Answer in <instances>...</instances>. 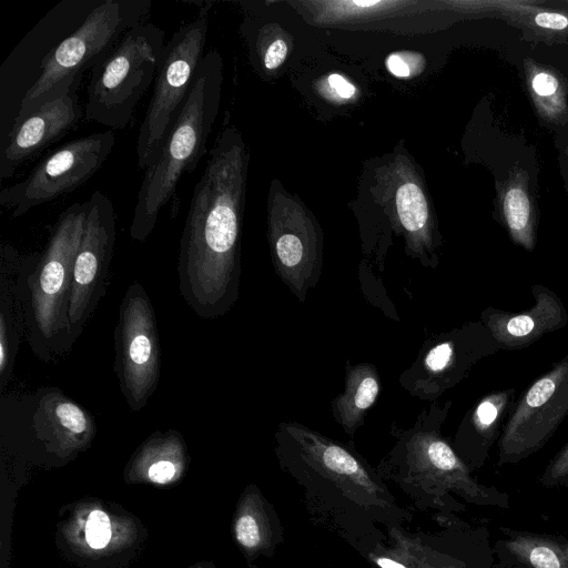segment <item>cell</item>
<instances>
[{
    "mask_svg": "<svg viewBox=\"0 0 568 568\" xmlns=\"http://www.w3.org/2000/svg\"><path fill=\"white\" fill-rule=\"evenodd\" d=\"M327 88L329 89L328 93L333 94L334 99H339L342 101L351 100L356 94V88L353 83H351L343 75L333 73L329 74L326 79Z\"/></svg>",
    "mask_w": 568,
    "mask_h": 568,
    "instance_id": "obj_34",
    "label": "cell"
},
{
    "mask_svg": "<svg viewBox=\"0 0 568 568\" xmlns=\"http://www.w3.org/2000/svg\"><path fill=\"white\" fill-rule=\"evenodd\" d=\"M275 443L281 467L301 483L326 484L368 514L404 516L377 470L352 447L297 422L281 423Z\"/></svg>",
    "mask_w": 568,
    "mask_h": 568,
    "instance_id": "obj_4",
    "label": "cell"
},
{
    "mask_svg": "<svg viewBox=\"0 0 568 568\" xmlns=\"http://www.w3.org/2000/svg\"><path fill=\"white\" fill-rule=\"evenodd\" d=\"M115 144L113 130L74 139L41 160L20 182L3 187L0 205L20 217L31 209L84 184L106 161Z\"/></svg>",
    "mask_w": 568,
    "mask_h": 568,
    "instance_id": "obj_11",
    "label": "cell"
},
{
    "mask_svg": "<svg viewBox=\"0 0 568 568\" xmlns=\"http://www.w3.org/2000/svg\"><path fill=\"white\" fill-rule=\"evenodd\" d=\"M87 204L69 304L70 331L74 343L105 295L116 237V216L111 200L98 190L87 200Z\"/></svg>",
    "mask_w": 568,
    "mask_h": 568,
    "instance_id": "obj_15",
    "label": "cell"
},
{
    "mask_svg": "<svg viewBox=\"0 0 568 568\" xmlns=\"http://www.w3.org/2000/svg\"><path fill=\"white\" fill-rule=\"evenodd\" d=\"M248 153L240 132L226 128L194 186L178 257V288L203 320L224 316L240 295L241 233Z\"/></svg>",
    "mask_w": 568,
    "mask_h": 568,
    "instance_id": "obj_1",
    "label": "cell"
},
{
    "mask_svg": "<svg viewBox=\"0 0 568 568\" xmlns=\"http://www.w3.org/2000/svg\"><path fill=\"white\" fill-rule=\"evenodd\" d=\"M87 209V201L67 207L53 225L43 251L22 257L24 339L44 363L62 359L74 344L69 304Z\"/></svg>",
    "mask_w": 568,
    "mask_h": 568,
    "instance_id": "obj_3",
    "label": "cell"
},
{
    "mask_svg": "<svg viewBox=\"0 0 568 568\" xmlns=\"http://www.w3.org/2000/svg\"><path fill=\"white\" fill-rule=\"evenodd\" d=\"M267 225L275 272L303 303L322 273V231L301 204L281 194L270 200Z\"/></svg>",
    "mask_w": 568,
    "mask_h": 568,
    "instance_id": "obj_14",
    "label": "cell"
},
{
    "mask_svg": "<svg viewBox=\"0 0 568 568\" xmlns=\"http://www.w3.org/2000/svg\"><path fill=\"white\" fill-rule=\"evenodd\" d=\"M83 115L78 93L71 91L22 118H14L0 153V178H11L21 164L72 131Z\"/></svg>",
    "mask_w": 568,
    "mask_h": 568,
    "instance_id": "obj_16",
    "label": "cell"
},
{
    "mask_svg": "<svg viewBox=\"0 0 568 568\" xmlns=\"http://www.w3.org/2000/svg\"><path fill=\"white\" fill-rule=\"evenodd\" d=\"M114 373L132 412H140L158 388L161 344L154 307L139 282L129 284L114 328Z\"/></svg>",
    "mask_w": 568,
    "mask_h": 568,
    "instance_id": "obj_10",
    "label": "cell"
},
{
    "mask_svg": "<svg viewBox=\"0 0 568 568\" xmlns=\"http://www.w3.org/2000/svg\"><path fill=\"white\" fill-rule=\"evenodd\" d=\"M255 51L261 64L267 71H275L285 61L288 45L283 38H273L264 29H261L255 40Z\"/></svg>",
    "mask_w": 568,
    "mask_h": 568,
    "instance_id": "obj_30",
    "label": "cell"
},
{
    "mask_svg": "<svg viewBox=\"0 0 568 568\" xmlns=\"http://www.w3.org/2000/svg\"><path fill=\"white\" fill-rule=\"evenodd\" d=\"M97 426L90 410L55 386L1 394L2 437L67 456L88 447Z\"/></svg>",
    "mask_w": 568,
    "mask_h": 568,
    "instance_id": "obj_8",
    "label": "cell"
},
{
    "mask_svg": "<svg viewBox=\"0 0 568 568\" xmlns=\"http://www.w3.org/2000/svg\"><path fill=\"white\" fill-rule=\"evenodd\" d=\"M185 448L180 432L156 430L138 450L134 467L138 470L143 468L152 483L166 484L181 473L185 463Z\"/></svg>",
    "mask_w": 568,
    "mask_h": 568,
    "instance_id": "obj_26",
    "label": "cell"
},
{
    "mask_svg": "<svg viewBox=\"0 0 568 568\" xmlns=\"http://www.w3.org/2000/svg\"><path fill=\"white\" fill-rule=\"evenodd\" d=\"M568 478V442L554 456L541 475L540 481L546 486L557 485Z\"/></svg>",
    "mask_w": 568,
    "mask_h": 568,
    "instance_id": "obj_33",
    "label": "cell"
},
{
    "mask_svg": "<svg viewBox=\"0 0 568 568\" xmlns=\"http://www.w3.org/2000/svg\"><path fill=\"white\" fill-rule=\"evenodd\" d=\"M381 377L371 363L346 364L345 389L332 403V415L353 436L378 398Z\"/></svg>",
    "mask_w": 568,
    "mask_h": 568,
    "instance_id": "obj_22",
    "label": "cell"
},
{
    "mask_svg": "<svg viewBox=\"0 0 568 568\" xmlns=\"http://www.w3.org/2000/svg\"><path fill=\"white\" fill-rule=\"evenodd\" d=\"M398 172L395 214L406 240V252L425 266L434 268L438 264L436 248L439 241L428 199L409 170L403 166L398 168Z\"/></svg>",
    "mask_w": 568,
    "mask_h": 568,
    "instance_id": "obj_19",
    "label": "cell"
},
{
    "mask_svg": "<svg viewBox=\"0 0 568 568\" xmlns=\"http://www.w3.org/2000/svg\"><path fill=\"white\" fill-rule=\"evenodd\" d=\"M150 1L106 0L82 24L41 60L40 73L23 95L16 118L43 103L77 91L87 69L93 65L129 29L142 22Z\"/></svg>",
    "mask_w": 568,
    "mask_h": 568,
    "instance_id": "obj_6",
    "label": "cell"
},
{
    "mask_svg": "<svg viewBox=\"0 0 568 568\" xmlns=\"http://www.w3.org/2000/svg\"><path fill=\"white\" fill-rule=\"evenodd\" d=\"M164 32L154 23H138L93 65L84 118L111 129L130 126L136 105L154 82Z\"/></svg>",
    "mask_w": 568,
    "mask_h": 568,
    "instance_id": "obj_7",
    "label": "cell"
},
{
    "mask_svg": "<svg viewBox=\"0 0 568 568\" xmlns=\"http://www.w3.org/2000/svg\"><path fill=\"white\" fill-rule=\"evenodd\" d=\"M22 257L3 242L0 247V392L9 385L20 342L24 337V302L21 285Z\"/></svg>",
    "mask_w": 568,
    "mask_h": 568,
    "instance_id": "obj_18",
    "label": "cell"
},
{
    "mask_svg": "<svg viewBox=\"0 0 568 568\" xmlns=\"http://www.w3.org/2000/svg\"><path fill=\"white\" fill-rule=\"evenodd\" d=\"M505 547L528 568H568V541L548 535L507 529Z\"/></svg>",
    "mask_w": 568,
    "mask_h": 568,
    "instance_id": "obj_27",
    "label": "cell"
},
{
    "mask_svg": "<svg viewBox=\"0 0 568 568\" xmlns=\"http://www.w3.org/2000/svg\"><path fill=\"white\" fill-rule=\"evenodd\" d=\"M426 349L399 377L413 396L435 400L465 379L476 364L500 349L480 322H466L425 343Z\"/></svg>",
    "mask_w": 568,
    "mask_h": 568,
    "instance_id": "obj_13",
    "label": "cell"
},
{
    "mask_svg": "<svg viewBox=\"0 0 568 568\" xmlns=\"http://www.w3.org/2000/svg\"><path fill=\"white\" fill-rule=\"evenodd\" d=\"M111 538V526L108 515L99 509L91 511L87 524V540L94 549L105 547Z\"/></svg>",
    "mask_w": 568,
    "mask_h": 568,
    "instance_id": "obj_31",
    "label": "cell"
},
{
    "mask_svg": "<svg viewBox=\"0 0 568 568\" xmlns=\"http://www.w3.org/2000/svg\"><path fill=\"white\" fill-rule=\"evenodd\" d=\"M525 82L538 115L546 122L564 124L568 110V83L555 68L524 61Z\"/></svg>",
    "mask_w": 568,
    "mask_h": 568,
    "instance_id": "obj_25",
    "label": "cell"
},
{
    "mask_svg": "<svg viewBox=\"0 0 568 568\" xmlns=\"http://www.w3.org/2000/svg\"><path fill=\"white\" fill-rule=\"evenodd\" d=\"M534 304L520 312L503 311L488 306L479 321L493 335L500 351H519L542 336L568 324L567 310L559 295L542 284L530 287Z\"/></svg>",
    "mask_w": 568,
    "mask_h": 568,
    "instance_id": "obj_17",
    "label": "cell"
},
{
    "mask_svg": "<svg viewBox=\"0 0 568 568\" xmlns=\"http://www.w3.org/2000/svg\"><path fill=\"white\" fill-rule=\"evenodd\" d=\"M423 58L412 52H394L386 59L388 71L398 78H409L422 70Z\"/></svg>",
    "mask_w": 568,
    "mask_h": 568,
    "instance_id": "obj_32",
    "label": "cell"
},
{
    "mask_svg": "<svg viewBox=\"0 0 568 568\" xmlns=\"http://www.w3.org/2000/svg\"><path fill=\"white\" fill-rule=\"evenodd\" d=\"M367 557L378 568H464L462 561L430 548L397 526L388 528L387 544H377Z\"/></svg>",
    "mask_w": 568,
    "mask_h": 568,
    "instance_id": "obj_23",
    "label": "cell"
},
{
    "mask_svg": "<svg viewBox=\"0 0 568 568\" xmlns=\"http://www.w3.org/2000/svg\"><path fill=\"white\" fill-rule=\"evenodd\" d=\"M450 406L452 400L434 403L413 427L396 432L397 443L382 462L379 473L405 489L414 488L434 498L454 491L474 503H495L491 490L471 477L468 465L440 433Z\"/></svg>",
    "mask_w": 568,
    "mask_h": 568,
    "instance_id": "obj_5",
    "label": "cell"
},
{
    "mask_svg": "<svg viewBox=\"0 0 568 568\" xmlns=\"http://www.w3.org/2000/svg\"><path fill=\"white\" fill-rule=\"evenodd\" d=\"M528 182L527 171L514 168L508 178L498 184V210L510 240L532 252L536 246L537 219Z\"/></svg>",
    "mask_w": 568,
    "mask_h": 568,
    "instance_id": "obj_21",
    "label": "cell"
},
{
    "mask_svg": "<svg viewBox=\"0 0 568 568\" xmlns=\"http://www.w3.org/2000/svg\"><path fill=\"white\" fill-rule=\"evenodd\" d=\"M402 1H335L318 2L325 13H320L325 20H351L375 17L392 11L399 6L408 4ZM323 18V19H324Z\"/></svg>",
    "mask_w": 568,
    "mask_h": 568,
    "instance_id": "obj_29",
    "label": "cell"
},
{
    "mask_svg": "<svg viewBox=\"0 0 568 568\" xmlns=\"http://www.w3.org/2000/svg\"><path fill=\"white\" fill-rule=\"evenodd\" d=\"M478 6L481 10L498 12L508 22L525 27L535 36H568V14L564 12L550 11L520 1L478 2Z\"/></svg>",
    "mask_w": 568,
    "mask_h": 568,
    "instance_id": "obj_28",
    "label": "cell"
},
{
    "mask_svg": "<svg viewBox=\"0 0 568 568\" xmlns=\"http://www.w3.org/2000/svg\"><path fill=\"white\" fill-rule=\"evenodd\" d=\"M271 506L257 491L243 499L234 523L237 544L250 555L272 554L282 540L278 518L273 519Z\"/></svg>",
    "mask_w": 568,
    "mask_h": 568,
    "instance_id": "obj_24",
    "label": "cell"
},
{
    "mask_svg": "<svg viewBox=\"0 0 568 568\" xmlns=\"http://www.w3.org/2000/svg\"><path fill=\"white\" fill-rule=\"evenodd\" d=\"M516 402V388L496 389L480 397L462 419L454 449L465 462L483 459L499 439Z\"/></svg>",
    "mask_w": 568,
    "mask_h": 568,
    "instance_id": "obj_20",
    "label": "cell"
},
{
    "mask_svg": "<svg viewBox=\"0 0 568 568\" xmlns=\"http://www.w3.org/2000/svg\"><path fill=\"white\" fill-rule=\"evenodd\" d=\"M222 59L216 50L202 58L191 88L154 159L145 169L130 224L133 241L144 242L162 209L175 196L181 178L206 153L222 92Z\"/></svg>",
    "mask_w": 568,
    "mask_h": 568,
    "instance_id": "obj_2",
    "label": "cell"
},
{
    "mask_svg": "<svg viewBox=\"0 0 568 568\" xmlns=\"http://www.w3.org/2000/svg\"><path fill=\"white\" fill-rule=\"evenodd\" d=\"M568 417V355L555 362L516 399L498 439V464L538 452Z\"/></svg>",
    "mask_w": 568,
    "mask_h": 568,
    "instance_id": "obj_12",
    "label": "cell"
},
{
    "mask_svg": "<svg viewBox=\"0 0 568 568\" xmlns=\"http://www.w3.org/2000/svg\"><path fill=\"white\" fill-rule=\"evenodd\" d=\"M211 4L205 2L196 17L181 26L164 44L136 141L140 169L145 170L154 159L191 88L204 57Z\"/></svg>",
    "mask_w": 568,
    "mask_h": 568,
    "instance_id": "obj_9",
    "label": "cell"
}]
</instances>
